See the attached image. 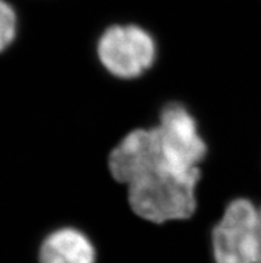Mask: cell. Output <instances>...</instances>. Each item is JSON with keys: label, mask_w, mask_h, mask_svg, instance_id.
<instances>
[{"label": "cell", "mask_w": 261, "mask_h": 263, "mask_svg": "<svg viewBox=\"0 0 261 263\" xmlns=\"http://www.w3.org/2000/svg\"><path fill=\"white\" fill-rule=\"evenodd\" d=\"M198 179L200 171L156 168L127 186L129 206L136 215L152 223L187 219L197 206Z\"/></svg>", "instance_id": "cell-1"}, {"label": "cell", "mask_w": 261, "mask_h": 263, "mask_svg": "<svg viewBox=\"0 0 261 263\" xmlns=\"http://www.w3.org/2000/svg\"><path fill=\"white\" fill-rule=\"evenodd\" d=\"M96 55L112 77L136 79L155 64L157 42L143 24L113 22L103 28L96 40Z\"/></svg>", "instance_id": "cell-2"}, {"label": "cell", "mask_w": 261, "mask_h": 263, "mask_svg": "<svg viewBox=\"0 0 261 263\" xmlns=\"http://www.w3.org/2000/svg\"><path fill=\"white\" fill-rule=\"evenodd\" d=\"M257 215L258 207L247 198L229 202L212 230L215 263H261Z\"/></svg>", "instance_id": "cell-3"}, {"label": "cell", "mask_w": 261, "mask_h": 263, "mask_svg": "<svg viewBox=\"0 0 261 263\" xmlns=\"http://www.w3.org/2000/svg\"><path fill=\"white\" fill-rule=\"evenodd\" d=\"M167 162L182 171H200L207 144L198 133L197 122L185 106L169 103L160 112L155 126Z\"/></svg>", "instance_id": "cell-4"}, {"label": "cell", "mask_w": 261, "mask_h": 263, "mask_svg": "<svg viewBox=\"0 0 261 263\" xmlns=\"http://www.w3.org/2000/svg\"><path fill=\"white\" fill-rule=\"evenodd\" d=\"M108 164L112 177L126 186L160 167L177 170L167 162L155 127L136 128L127 134L111 151Z\"/></svg>", "instance_id": "cell-5"}, {"label": "cell", "mask_w": 261, "mask_h": 263, "mask_svg": "<svg viewBox=\"0 0 261 263\" xmlns=\"http://www.w3.org/2000/svg\"><path fill=\"white\" fill-rule=\"evenodd\" d=\"M40 263H95L96 250L83 231L60 227L44 238L39 250Z\"/></svg>", "instance_id": "cell-6"}, {"label": "cell", "mask_w": 261, "mask_h": 263, "mask_svg": "<svg viewBox=\"0 0 261 263\" xmlns=\"http://www.w3.org/2000/svg\"><path fill=\"white\" fill-rule=\"evenodd\" d=\"M19 32V15L11 2L0 0V52L11 47Z\"/></svg>", "instance_id": "cell-7"}, {"label": "cell", "mask_w": 261, "mask_h": 263, "mask_svg": "<svg viewBox=\"0 0 261 263\" xmlns=\"http://www.w3.org/2000/svg\"><path fill=\"white\" fill-rule=\"evenodd\" d=\"M257 224H258V237H260V250H261V207H258Z\"/></svg>", "instance_id": "cell-8"}]
</instances>
